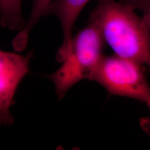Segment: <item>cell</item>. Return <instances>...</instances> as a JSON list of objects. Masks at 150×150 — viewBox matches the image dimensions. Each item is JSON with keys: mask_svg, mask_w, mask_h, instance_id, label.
Instances as JSON below:
<instances>
[{"mask_svg": "<svg viewBox=\"0 0 150 150\" xmlns=\"http://www.w3.org/2000/svg\"><path fill=\"white\" fill-rule=\"evenodd\" d=\"M54 0H33L30 15L24 28L16 35L12 41L13 48L16 51H21L26 48L28 36L32 28L36 25L43 16L51 3Z\"/></svg>", "mask_w": 150, "mask_h": 150, "instance_id": "7", "label": "cell"}, {"mask_svg": "<svg viewBox=\"0 0 150 150\" xmlns=\"http://www.w3.org/2000/svg\"><path fill=\"white\" fill-rule=\"evenodd\" d=\"M90 14L115 55L143 66L150 64V19L117 0H96Z\"/></svg>", "mask_w": 150, "mask_h": 150, "instance_id": "1", "label": "cell"}, {"mask_svg": "<svg viewBox=\"0 0 150 150\" xmlns=\"http://www.w3.org/2000/svg\"><path fill=\"white\" fill-rule=\"evenodd\" d=\"M91 0H54L48 6L45 16H55L59 20L63 34L62 43L56 59L61 62L71 51L72 30L81 12Z\"/></svg>", "mask_w": 150, "mask_h": 150, "instance_id": "5", "label": "cell"}, {"mask_svg": "<svg viewBox=\"0 0 150 150\" xmlns=\"http://www.w3.org/2000/svg\"><path fill=\"white\" fill-rule=\"evenodd\" d=\"M33 51L23 56L0 50V125L10 126L13 122L10 108L20 82L30 72L29 64Z\"/></svg>", "mask_w": 150, "mask_h": 150, "instance_id": "4", "label": "cell"}, {"mask_svg": "<svg viewBox=\"0 0 150 150\" xmlns=\"http://www.w3.org/2000/svg\"><path fill=\"white\" fill-rule=\"evenodd\" d=\"M22 0H0V26L11 30L22 31L26 21L22 13Z\"/></svg>", "mask_w": 150, "mask_h": 150, "instance_id": "6", "label": "cell"}, {"mask_svg": "<svg viewBox=\"0 0 150 150\" xmlns=\"http://www.w3.org/2000/svg\"><path fill=\"white\" fill-rule=\"evenodd\" d=\"M144 66L117 55L103 56L91 74L94 81L113 95L150 105V89Z\"/></svg>", "mask_w": 150, "mask_h": 150, "instance_id": "3", "label": "cell"}, {"mask_svg": "<svg viewBox=\"0 0 150 150\" xmlns=\"http://www.w3.org/2000/svg\"><path fill=\"white\" fill-rule=\"evenodd\" d=\"M132 10H138L142 12L143 17L150 19V0H118Z\"/></svg>", "mask_w": 150, "mask_h": 150, "instance_id": "8", "label": "cell"}, {"mask_svg": "<svg viewBox=\"0 0 150 150\" xmlns=\"http://www.w3.org/2000/svg\"><path fill=\"white\" fill-rule=\"evenodd\" d=\"M105 45L100 30L91 22L72 38L70 54L61 62L58 69L47 76L59 99L79 82L90 80L103 56Z\"/></svg>", "mask_w": 150, "mask_h": 150, "instance_id": "2", "label": "cell"}]
</instances>
